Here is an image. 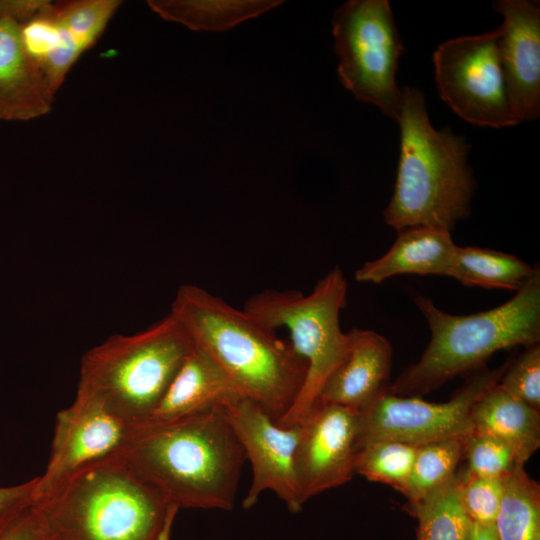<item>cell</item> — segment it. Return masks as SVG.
<instances>
[{
  "label": "cell",
  "instance_id": "cell-14",
  "mask_svg": "<svg viewBox=\"0 0 540 540\" xmlns=\"http://www.w3.org/2000/svg\"><path fill=\"white\" fill-rule=\"evenodd\" d=\"M503 16L499 54L510 106L517 123L540 113V5L537 1L500 0Z\"/></svg>",
  "mask_w": 540,
  "mask_h": 540
},
{
  "label": "cell",
  "instance_id": "cell-17",
  "mask_svg": "<svg viewBox=\"0 0 540 540\" xmlns=\"http://www.w3.org/2000/svg\"><path fill=\"white\" fill-rule=\"evenodd\" d=\"M244 397L220 366L194 346L146 421H171Z\"/></svg>",
  "mask_w": 540,
  "mask_h": 540
},
{
  "label": "cell",
  "instance_id": "cell-18",
  "mask_svg": "<svg viewBox=\"0 0 540 540\" xmlns=\"http://www.w3.org/2000/svg\"><path fill=\"white\" fill-rule=\"evenodd\" d=\"M457 245L450 231L428 226L397 231V238L381 257L365 262L355 272L362 283L379 284L402 274L448 276Z\"/></svg>",
  "mask_w": 540,
  "mask_h": 540
},
{
  "label": "cell",
  "instance_id": "cell-16",
  "mask_svg": "<svg viewBox=\"0 0 540 540\" xmlns=\"http://www.w3.org/2000/svg\"><path fill=\"white\" fill-rule=\"evenodd\" d=\"M55 93L20 37V23L0 18V119L28 121L50 112Z\"/></svg>",
  "mask_w": 540,
  "mask_h": 540
},
{
  "label": "cell",
  "instance_id": "cell-8",
  "mask_svg": "<svg viewBox=\"0 0 540 540\" xmlns=\"http://www.w3.org/2000/svg\"><path fill=\"white\" fill-rule=\"evenodd\" d=\"M338 77L357 100L396 120L401 90L395 75L404 52L387 0H350L334 12Z\"/></svg>",
  "mask_w": 540,
  "mask_h": 540
},
{
  "label": "cell",
  "instance_id": "cell-21",
  "mask_svg": "<svg viewBox=\"0 0 540 540\" xmlns=\"http://www.w3.org/2000/svg\"><path fill=\"white\" fill-rule=\"evenodd\" d=\"M538 269L504 252L457 246L448 276L465 286L502 288L517 292Z\"/></svg>",
  "mask_w": 540,
  "mask_h": 540
},
{
  "label": "cell",
  "instance_id": "cell-27",
  "mask_svg": "<svg viewBox=\"0 0 540 540\" xmlns=\"http://www.w3.org/2000/svg\"><path fill=\"white\" fill-rule=\"evenodd\" d=\"M122 1L73 0L53 3L54 12L79 49L85 53L103 35Z\"/></svg>",
  "mask_w": 540,
  "mask_h": 540
},
{
  "label": "cell",
  "instance_id": "cell-24",
  "mask_svg": "<svg viewBox=\"0 0 540 540\" xmlns=\"http://www.w3.org/2000/svg\"><path fill=\"white\" fill-rule=\"evenodd\" d=\"M466 435L448 437L418 446L411 473L399 490L407 504H415L447 483L463 460Z\"/></svg>",
  "mask_w": 540,
  "mask_h": 540
},
{
  "label": "cell",
  "instance_id": "cell-12",
  "mask_svg": "<svg viewBox=\"0 0 540 540\" xmlns=\"http://www.w3.org/2000/svg\"><path fill=\"white\" fill-rule=\"evenodd\" d=\"M136 424L77 390L72 404L56 415L51 451L43 474L37 477L35 500L85 465L120 453Z\"/></svg>",
  "mask_w": 540,
  "mask_h": 540
},
{
  "label": "cell",
  "instance_id": "cell-29",
  "mask_svg": "<svg viewBox=\"0 0 540 540\" xmlns=\"http://www.w3.org/2000/svg\"><path fill=\"white\" fill-rule=\"evenodd\" d=\"M459 499L471 523L493 526L505 489V478L481 477L457 470Z\"/></svg>",
  "mask_w": 540,
  "mask_h": 540
},
{
  "label": "cell",
  "instance_id": "cell-30",
  "mask_svg": "<svg viewBox=\"0 0 540 540\" xmlns=\"http://www.w3.org/2000/svg\"><path fill=\"white\" fill-rule=\"evenodd\" d=\"M508 366L498 381V386L513 397L540 410V345L524 347Z\"/></svg>",
  "mask_w": 540,
  "mask_h": 540
},
{
  "label": "cell",
  "instance_id": "cell-2",
  "mask_svg": "<svg viewBox=\"0 0 540 540\" xmlns=\"http://www.w3.org/2000/svg\"><path fill=\"white\" fill-rule=\"evenodd\" d=\"M170 314L244 397L276 422L287 413L302 388L307 365L276 330L193 284L178 288Z\"/></svg>",
  "mask_w": 540,
  "mask_h": 540
},
{
  "label": "cell",
  "instance_id": "cell-9",
  "mask_svg": "<svg viewBox=\"0 0 540 540\" xmlns=\"http://www.w3.org/2000/svg\"><path fill=\"white\" fill-rule=\"evenodd\" d=\"M433 63L439 95L463 120L492 128L518 124L501 67L498 27L443 42Z\"/></svg>",
  "mask_w": 540,
  "mask_h": 540
},
{
  "label": "cell",
  "instance_id": "cell-7",
  "mask_svg": "<svg viewBox=\"0 0 540 540\" xmlns=\"http://www.w3.org/2000/svg\"><path fill=\"white\" fill-rule=\"evenodd\" d=\"M347 285L342 270L335 266L308 295L296 290L267 289L252 295L244 304L243 309L267 327L286 328L291 346L307 365L297 398L277 421L280 426L298 424L307 415L348 350V333L340 327Z\"/></svg>",
  "mask_w": 540,
  "mask_h": 540
},
{
  "label": "cell",
  "instance_id": "cell-34",
  "mask_svg": "<svg viewBox=\"0 0 540 540\" xmlns=\"http://www.w3.org/2000/svg\"><path fill=\"white\" fill-rule=\"evenodd\" d=\"M466 540H497L493 526L471 523Z\"/></svg>",
  "mask_w": 540,
  "mask_h": 540
},
{
  "label": "cell",
  "instance_id": "cell-23",
  "mask_svg": "<svg viewBox=\"0 0 540 540\" xmlns=\"http://www.w3.org/2000/svg\"><path fill=\"white\" fill-rule=\"evenodd\" d=\"M493 528L497 540H540V487L524 466L505 477Z\"/></svg>",
  "mask_w": 540,
  "mask_h": 540
},
{
  "label": "cell",
  "instance_id": "cell-19",
  "mask_svg": "<svg viewBox=\"0 0 540 540\" xmlns=\"http://www.w3.org/2000/svg\"><path fill=\"white\" fill-rule=\"evenodd\" d=\"M497 383L474 404L472 426L504 442L524 465L540 446V410L513 397Z\"/></svg>",
  "mask_w": 540,
  "mask_h": 540
},
{
  "label": "cell",
  "instance_id": "cell-28",
  "mask_svg": "<svg viewBox=\"0 0 540 540\" xmlns=\"http://www.w3.org/2000/svg\"><path fill=\"white\" fill-rule=\"evenodd\" d=\"M463 460L468 473L490 478H505L524 466L504 442L474 428L465 437Z\"/></svg>",
  "mask_w": 540,
  "mask_h": 540
},
{
  "label": "cell",
  "instance_id": "cell-26",
  "mask_svg": "<svg viewBox=\"0 0 540 540\" xmlns=\"http://www.w3.org/2000/svg\"><path fill=\"white\" fill-rule=\"evenodd\" d=\"M418 446L398 441H376L361 447L355 457V474L400 490L407 481Z\"/></svg>",
  "mask_w": 540,
  "mask_h": 540
},
{
  "label": "cell",
  "instance_id": "cell-20",
  "mask_svg": "<svg viewBox=\"0 0 540 540\" xmlns=\"http://www.w3.org/2000/svg\"><path fill=\"white\" fill-rule=\"evenodd\" d=\"M20 37L56 94L83 52L58 20L53 2L44 0L38 11L20 24Z\"/></svg>",
  "mask_w": 540,
  "mask_h": 540
},
{
  "label": "cell",
  "instance_id": "cell-31",
  "mask_svg": "<svg viewBox=\"0 0 540 540\" xmlns=\"http://www.w3.org/2000/svg\"><path fill=\"white\" fill-rule=\"evenodd\" d=\"M0 540H43V532L33 504L0 524Z\"/></svg>",
  "mask_w": 540,
  "mask_h": 540
},
{
  "label": "cell",
  "instance_id": "cell-13",
  "mask_svg": "<svg viewBox=\"0 0 540 540\" xmlns=\"http://www.w3.org/2000/svg\"><path fill=\"white\" fill-rule=\"evenodd\" d=\"M299 424L294 466L304 505L355 474L359 410L318 400Z\"/></svg>",
  "mask_w": 540,
  "mask_h": 540
},
{
  "label": "cell",
  "instance_id": "cell-4",
  "mask_svg": "<svg viewBox=\"0 0 540 540\" xmlns=\"http://www.w3.org/2000/svg\"><path fill=\"white\" fill-rule=\"evenodd\" d=\"M172 505L118 453L37 498L43 540H156Z\"/></svg>",
  "mask_w": 540,
  "mask_h": 540
},
{
  "label": "cell",
  "instance_id": "cell-3",
  "mask_svg": "<svg viewBox=\"0 0 540 540\" xmlns=\"http://www.w3.org/2000/svg\"><path fill=\"white\" fill-rule=\"evenodd\" d=\"M396 121L400 156L394 192L383 212L396 231L416 226L451 231L470 213L476 181L467 162L470 145L450 128L430 123L424 94L405 86Z\"/></svg>",
  "mask_w": 540,
  "mask_h": 540
},
{
  "label": "cell",
  "instance_id": "cell-6",
  "mask_svg": "<svg viewBox=\"0 0 540 540\" xmlns=\"http://www.w3.org/2000/svg\"><path fill=\"white\" fill-rule=\"evenodd\" d=\"M193 342L169 313L133 335L115 334L81 360L77 390L102 401L133 423L155 410Z\"/></svg>",
  "mask_w": 540,
  "mask_h": 540
},
{
  "label": "cell",
  "instance_id": "cell-10",
  "mask_svg": "<svg viewBox=\"0 0 540 540\" xmlns=\"http://www.w3.org/2000/svg\"><path fill=\"white\" fill-rule=\"evenodd\" d=\"M509 360L496 369L475 371L449 401L427 402L387 391L359 410L357 451L366 444L390 440L420 446L467 435L473 428L471 412L480 396L496 384Z\"/></svg>",
  "mask_w": 540,
  "mask_h": 540
},
{
  "label": "cell",
  "instance_id": "cell-1",
  "mask_svg": "<svg viewBox=\"0 0 540 540\" xmlns=\"http://www.w3.org/2000/svg\"><path fill=\"white\" fill-rule=\"evenodd\" d=\"M119 454L178 509L231 511L246 461L222 406L137 423Z\"/></svg>",
  "mask_w": 540,
  "mask_h": 540
},
{
  "label": "cell",
  "instance_id": "cell-15",
  "mask_svg": "<svg viewBox=\"0 0 540 540\" xmlns=\"http://www.w3.org/2000/svg\"><path fill=\"white\" fill-rule=\"evenodd\" d=\"M347 333L348 350L318 400L360 410L387 390L393 351L375 331L353 328Z\"/></svg>",
  "mask_w": 540,
  "mask_h": 540
},
{
  "label": "cell",
  "instance_id": "cell-35",
  "mask_svg": "<svg viewBox=\"0 0 540 540\" xmlns=\"http://www.w3.org/2000/svg\"><path fill=\"white\" fill-rule=\"evenodd\" d=\"M178 511L179 509L176 506L172 505L170 507L165 523L156 540H170L173 524Z\"/></svg>",
  "mask_w": 540,
  "mask_h": 540
},
{
  "label": "cell",
  "instance_id": "cell-11",
  "mask_svg": "<svg viewBox=\"0 0 540 540\" xmlns=\"http://www.w3.org/2000/svg\"><path fill=\"white\" fill-rule=\"evenodd\" d=\"M222 408L251 465L252 480L242 501L243 507H253L261 494L269 490L290 512H299L303 503L294 460L300 424L280 426L261 406L246 397L227 402Z\"/></svg>",
  "mask_w": 540,
  "mask_h": 540
},
{
  "label": "cell",
  "instance_id": "cell-25",
  "mask_svg": "<svg viewBox=\"0 0 540 540\" xmlns=\"http://www.w3.org/2000/svg\"><path fill=\"white\" fill-rule=\"evenodd\" d=\"M418 521L417 540H466L470 520L459 499L457 473L423 500L407 504Z\"/></svg>",
  "mask_w": 540,
  "mask_h": 540
},
{
  "label": "cell",
  "instance_id": "cell-33",
  "mask_svg": "<svg viewBox=\"0 0 540 540\" xmlns=\"http://www.w3.org/2000/svg\"><path fill=\"white\" fill-rule=\"evenodd\" d=\"M44 0H0V18L9 17L20 24L32 17Z\"/></svg>",
  "mask_w": 540,
  "mask_h": 540
},
{
  "label": "cell",
  "instance_id": "cell-5",
  "mask_svg": "<svg viewBox=\"0 0 540 540\" xmlns=\"http://www.w3.org/2000/svg\"><path fill=\"white\" fill-rule=\"evenodd\" d=\"M415 303L431 338L420 359L388 386L387 392L419 397L445 382L484 367L497 351L540 341V270L505 303L470 315H452L424 296Z\"/></svg>",
  "mask_w": 540,
  "mask_h": 540
},
{
  "label": "cell",
  "instance_id": "cell-32",
  "mask_svg": "<svg viewBox=\"0 0 540 540\" xmlns=\"http://www.w3.org/2000/svg\"><path fill=\"white\" fill-rule=\"evenodd\" d=\"M36 484L37 477L18 485L0 487V524L34 503Z\"/></svg>",
  "mask_w": 540,
  "mask_h": 540
},
{
  "label": "cell",
  "instance_id": "cell-22",
  "mask_svg": "<svg viewBox=\"0 0 540 540\" xmlns=\"http://www.w3.org/2000/svg\"><path fill=\"white\" fill-rule=\"evenodd\" d=\"M282 1H176L150 0L149 7L163 19L192 30L223 31L260 15Z\"/></svg>",
  "mask_w": 540,
  "mask_h": 540
}]
</instances>
